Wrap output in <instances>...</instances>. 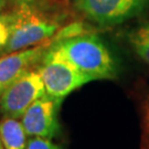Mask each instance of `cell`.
<instances>
[{
    "instance_id": "obj_1",
    "label": "cell",
    "mask_w": 149,
    "mask_h": 149,
    "mask_svg": "<svg viewBox=\"0 0 149 149\" xmlns=\"http://www.w3.org/2000/svg\"><path fill=\"white\" fill-rule=\"evenodd\" d=\"M51 51L87 75L92 81L113 79L116 66L108 49L101 39L92 34L56 38Z\"/></svg>"
},
{
    "instance_id": "obj_2",
    "label": "cell",
    "mask_w": 149,
    "mask_h": 149,
    "mask_svg": "<svg viewBox=\"0 0 149 149\" xmlns=\"http://www.w3.org/2000/svg\"><path fill=\"white\" fill-rule=\"evenodd\" d=\"M11 32L2 53L20 51L49 41L59 29V23L45 16L28 0H17L9 13Z\"/></svg>"
},
{
    "instance_id": "obj_3",
    "label": "cell",
    "mask_w": 149,
    "mask_h": 149,
    "mask_svg": "<svg viewBox=\"0 0 149 149\" xmlns=\"http://www.w3.org/2000/svg\"><path fill=\"white\" fill-rule=\"evenodd\" d=\"M38 72L41 75L47 95L59 100H64L70 93L92 81L51 49L40 62Z\"/></svg>"
},
{
    "instance_id": "obj_4",
    "label": "cell",
    "mask_w": 149,
    "mask_h": 149,
    "mask_svg": "<svg viewBox=\"0 0 149 149\" xmlns=\"http://www.w3.org/2000/svg\"><path fill=\"white\" fill-rule=\"evenodd\" d=\"M45 87L38 71H28L8 86L0 95L3 117L21 118L29 107L45 95Z\"/></svg>"
},
{
    "instance_id": "obj_5",
    "label": "cell",
    "mask_w": 149,
    "mask_h": 149,
    "mask_svg": "<svg viewBox=\"0 0 149 149\" xmlns=\"http://www.w3.org/2000/svg\"><path fill=\"white\" fill-rule=\"evenodd\" d=\"M62 102L63 100L47 94L34 102L21 117L28 136L52 139L59 135V111Z\"/></svg>"
},
{
    "instance_id": "obj_6",
    "label": "cell",
    "mask_w": 149,
    "mask_h": 149,
    "mask_svg": "<svg viewBox=\"0 0 149 149\" xmlns=\"http://www.w3.org/2000/svg\"><path fill=\"white\" fill-rule=\"evenodd\" d=\"M143 0H73L76 9L102 26L117 24L132 17Z\"/></svg>"
},
{
    "instance_id": "obj_7",
    "label": "cell",
    "mask_w": 149,
    "mask_h": 149,
    "mask_svg": "<svg viewBox=\"0 0 149 149\" xmlns=\"http://www.w3.org/2000/svg\"><path fill=\"white\" fill-rule=\"evenodd\" d=\"M53 41L11 52L0 58V95L21 75L39 64L49 51Z\"/></svg>"
},
{
    "instance_id": "obj_8",
    "label": "cell",
    "mask_w": 149,
    "mask_h": 149,
    "mask_svg": "<svg viewBox=\"0 0 149 149\" xmlns=\"http://www.w3.org/2000/svg\"><path fill=\"white\" fill-rule=\"evenodd\" d=\"M0 139L5 149H27V133L22 123L17 118L1 119Z\"/></svg>"
},
{
    "instance_id": "obj_9",
    "label": "cell",
    "mask_w": 149,
    "mask_h": 149,
    "mask_svg": "<svg viewBox=\"0 0 149 149\" xmlns=\"http://www.w3.org/2000/svg\"><path fill=\"white\" fill-rule=\"evenodd\" d=\"M129 41L136 53L149 64V23L143 24L130 32Z\"/></svg>"
},
{
    "instance_id": "obj_10",
    "label": "cell",
    "mask_w": 149,
    "mask_h": 149,
    "mask_svg": "<svg viewBox=\"0 0 149 149\" xmlns=\"http://www.w3.org/2000/svg\"><path fill=\"white\" fill-rule=\"evenodd\" d=\"M11 32V23L9 13H0V52L5 50L7 43L9 41Z\"/></svg>"
},
{
    "instance_id": "obj_11",
    "label": "cell",
    "mask_w": 149,
    "mask_h": 149,
    "mask_svg": "<svg viewBox=\"0 0 149 149\" xmlns=\"http://www.w3.org/2000/svg\"><path fill=\"white\" fill-rule=\"evenodd\" d=\"M27 149H61V147L51 141V139L32 137L28 140Z\"/></svg>"
},
{
    "instance_id": "obj_12",
    "label": "cell",
    "mask_w": 149,
    "mask_h": 149,
    "mask_svg": "<svg viewBox=\"0 0 149 149\" xmlns=\"http://www.w3.org/2000/svg\"><path fill=\"white\" fill-rule=\"evenodd\" d=\"M6 5V0H0V9Z\"/></svg>"
},
{
    "instance_id": "obj_13",
    "label": "cell",
    "mask_w": 149,
    "mask_h": 149,
    "mask_svg": "<svg viewBox=\"0 0 149 149\" xmlns=\"http://www.w3.org/2000/svg\"><path fill=\"white\" fill-rule=\"evenodd\" d=\"M0 149H5L3 146H2V143H1V139H0Z\"/></svg>"
}]
</instances>
